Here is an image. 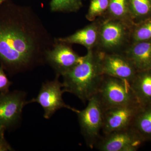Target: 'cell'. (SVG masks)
Returning a JSON list of instances; mask_svg holds the SVG:
<instances>
[{
	"label": "cell",
	"instance_id": "6da1fadb",
	"mask_svg": "<svg viewBox=\"0 0 151 151\" xmlns=\"http://www.w3.org/2000/svg\"><path fill=\"white\" fill-rule=\"evenodd\" d=\"M55 42L30 7L10 2L0 6V63L9 74L46 63Z\"/></svg>",
	"mask_w": 151,
	"mask_h": 151
},
{
	"label": "cell",
	"instance_id": "7a4b0ae2",
	"mask_svg": "<svg viewBox=\"0 0 151 151\" xmlns=\"http://www.w3.org/2000/svg\"><path fill=\"white\" fill-rule=\"evenodd\" d=\"M62 76L64 92L86 103L97 94L104 76L100 56H95L89 50L80 62Z\"/></svg>",
	"mask_w": 151,
	"mask_h": 151
},
{
	"label": "cell",
	"instance_id": "3957f363",
	"mask_svg": "<svg viewBox=\"0 0 151 151\" xmlns=\"http://www.w3.org/2000/svg\"><path fill=\"white\" fill-rule=\"evenodd\" d=\"M87 106L82 110L76 109L81 134L87 146L91 149L95 147L100 139L102 131L104 110L97 94L88 101Z\"/></svg>",
	"mask_w": 151,
	"mask_h": 151
},
{
	"label": "cell",
	"instance_id": "277c9868",
	"mask_svg": "<svg viewBox=\"0 0 151 151\" xmlns=\"http://www.w3.org/2000/svg\"><path fill=\"white\" fill-rule=\"evenodd\" d=\"M96 94L104 111L108 108L139 103L129 83L108 76L104 75Z\"/></svg>",
	"mask_w": 151,
	"mask_h": 151
},
{
	"label": "cell",
	"instance_id": "5b68a950",
	"mask_svg": "<svg viewBox=\"0 0 151 151\" xmlns=\"http://www.w3.org/2000/svg\"><path fill=\"white\" fill-rule=\"evenodd\" d=\"M59 76L52 81H47L42 83L37 97L28 101V104L37 103L43 108V117L50 119L58 110L65 108L75 112L76 109L66 105L63 101L62 95L64 93L62 83L59 81Z\"/></svg>",
	"mask_w": 151,
	"mask_h": 151
},
{
	"label": "cell",
	"instance_id": "8992f818",
	"mask_svg": "<svg viewBox=\"0 0 151 151\" xmlns=\"http://www.w3.org/2000/svg\"><path fill=\"white\" fill-rule=\"evenodd\" d=\"M26 99L23 91L0 93V129H9L19 123L24 107L28 104Z\"/></svg>",
	"mask_w": 151,
	"mask_h": 151
},
{
	"label": "cell",
	"instance_id": "52a82bcc",
	"mask_svg": "<svg viewBox=\"0 0 151 151\" xmlns=\"http://www.w3.org/2000/svg\"><path fill=\"white\" fill-rule=\"evenodd\" d=\"M144 142L130 127L104 135L94 147L100 151H136Z\"/></svg>",
	"mask_w": 151,
	"mask_h": 151
},
{
	"label": "cell",
	"instance_id": "ba28073f",
	"mask_svg": "<svg viewBox=\"0 0 151 151\" xmlns=\"http://www.w3.org/2000/svg\"><path fill=\"white\" fill-rule=\"evenodd\" d=\"M141 105L136 103L105 110L102 129L104 135L131 127Z\"/></svg>",
	"mask_w": 151,
	"mask_h": 151
},
{
	"label": "cell",
	"instance_id": "9c48e42d",
	"mask_svg": "<svg viewBox=\"0 0 151 151\" xmlns=\"http://www.w3.org/2000/svg\"><path fill=\"white\" fill-rule=\"evenodd\" d=\"M68 45L55 38L54 46L47 54L45 62L53 68L56 75H63L82 59V56H79Z\"/></svg>",
	"mask_w": 151,
	"mask_h": 151
},
{
	"label": "cell",
	"instance_id": "30bf717a",
	"mask_svg": "<svg viewBox=\"0 0 151 151\" xmlns=\"http://www.w3.org/2000/svg\"><path fill=\"white\" fill-rule=\"evenodd\" d=\"M100 57L104 75L119 78L130 84L138 72L134 65L126 56L112 54Z\"/></svg>",
	"mask_w": 151,
	"mask_h": 151
},
{
	"label": "cell",
	"instance_id": "8fae6325",
	"mask_svg": "<svg viewBox=\"0 0 151 151\" xmlns=\"http://www.w3.org/2000/svg\"><path fill=\"white\" fill-rule=\"evenodd\" d=\"M126 56L138 71L151 69V40L134 42Z\"/></svg>",
	"mask_w": 151,
	"mask_h": 151
},
{
	"label": "cell",
	"instance_id": "7c38bea8",
	"mask_svg": "<svg viewBox=\"0 0 151 151\" xmlns=\"http://www.w3.org/2000/svg\"><path fill=\"white\" fill-rule=\"evenodd\" d=\"M130 84L138 103L151 104V69L138 71Z\"/></svg>",
	"mask_w": 151,
	"mask_h": 151
},
{
	"label": "cell",
	"instance_id": "4fadbf2b",
	"mask_svg": "<svg viewBox=\"0 0 151 151\" xmlns=\"http://www.w3.org/2000/svg\"><path fill=\"white\" fill-rule=\"evenodd\" d=\"M131 127L144 142H151V104L141 105Z\"/></svg>",
	"mask_w": 151,
	"mask_h": 151
},
{
	"label": "cell",
	"instance_id": "5bb4252c",
	"mask_svg": "<svg viewBox=\"0 0 151 151\" xmlns=\"http://www.w3.org/2000/svg\"><path fill=\"white\" fill-rule=\"evenodd\" d=\"M125 29L121 23L108 21L103 25L100 33L101 42L103 46L112 48L119 45L123 41Z\"/></svg>",
	"mask_w": 151,
	"mask_h": 151
},
{
	"label": "cell",
	"instance_id": "9a60e30c",
	"mask_svg": "<svg viewBox=\"0 0 151 151\" xmlns=\"http://www.w3.org/2000/svg\"><path fill=\"white\" fill-rule=\"evenodd\" d=\"M98 34L97 28L93 25H90L77 31L72 35L67 37L57 38V39L59 41L69 44L81 45L90 50L96 43Z\"/></svg>",
	"mask_w": 151,
	"mask_h": 151
},
{
	"label": "cell",
	"instance_id": "2e32d148",
	"mask_svg": "<svg viewBox=\"0 0 151 151\" xmlns=\"http://www.w3.org/2000/svg\"><path fill=\"white\" fill-rule=\"evenodd\" d=\"M129 8L139 22L151 17V0H129Z\"/></svg>",
	"mask_w": 151,
	"mask_h": 151
},
{
	"label": "cell",
	"instance_id": "e0dca14e",
	"mask_svg": "<svg viewBox=\"0 0 151 151\" xmlns=\"http://www.w3.org/2000/svg\"><path fill=\"white\" fill-rule=\"evenodd\" d=\"M82 0H51L50 9L54 12H71L81 8Z\"/></svg>",
	"mask_w": 151,
	"mask_h": 151
},
{
	"label": "cell",
	"instance_id": "ac0fdd59",
	"mask_svg": "<svg viewBox=\"0 0 151 151\" xmlns=\"http://www.w3.org/2000/svg\"><path fill=\"white\" fill-rule=\"evenodd\" d=\"M134 42L151 40V17L138 22L133 34Z\"/></svg>",
	"mask_w": 151,
	"mask_h": 151
},
{
	"label": "cell",
	"instance_id": "d6986e66",
	"mask_svg": "<svg viewBox=\"0 0 151 151\" xmlns=\"http://www.w3.org/2000/svg\"><path fill=\"white\" fill-rule=\"evenodd\" d=\"M110 0H90L86 18L93 20L108 9Z\"/></svg>",
	"mask_w": 151,
	"mask_h": 151
},
{
	"label": "cell",
	"instance_id": "ffe728a7",
	"mask_svg": "<svg viewBox=\"0 0 151 151\" xmlns=\"http://www.w3.org/2000/svg\"><path fill=\"white\" fill-rule=\"evenodd\" d=\"M108 10L114 17H124L130 12L129 0H110Z\"/></svg>",
	"mask_w": 151,
	"mask_h": 151
},
{
	"label": "cell",
	"instance_id": "44dd1931",
	"mask_svg": "<svg viewBox=\"0 0 151 151\" xmlns=\"http://www.w3.org/2000/svg\"><path fill=\"white\" fill-rule=\"evenodd\" d=\"M12 83L9 80L4 72V69L0 67V92L6 93L9 92V89Z\"/></svg>",
	"mask_w": 151,
	"mask_h": 151
},
{
	"label": "cell",
	"instance_id": "7402d4cb",
	"mask_svg": "<svg viewBox=\"0 0 151 151\" xmlns=\"http://www.w3.org/2000/svg\"><path fill=\"white\" fill-rule=\"evenodd\" d=\"M4 129L0 130V150H9L12 148L4 138Z\"/></svg>",
	"mask_w": 151,
	"mask_h": 151
},
{
	"label": "cell",
	"instance_id": "603a6c76",
	"mask_svg": "<svg viewBox=\"0 0 151 151\" xmlns=\"http://www.w3.org/2000/svg\"><path fill=\"white\" fill-rule=\"evenodd\" d=\"M6 1L7 0H0V6Z\"/></svg>",
	"mask_w": 151,
	"mask_h": 151
}]
</instances>
